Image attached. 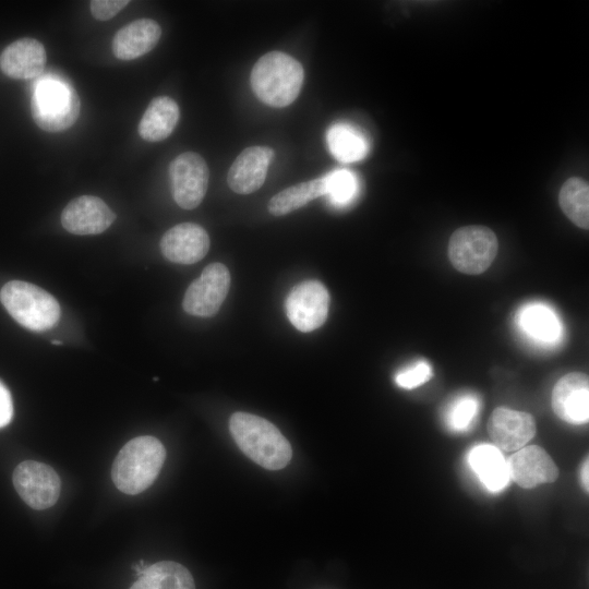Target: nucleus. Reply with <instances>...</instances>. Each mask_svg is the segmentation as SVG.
Masks as SVG:
<instances>
[{
    "instance_id": "1",
    "label": "nucleus",
    "mask_w": 589,
    "mask_h": 589,
    "mask_svg": "<svg viewBox=\"0 0 589 589\" xmlns=\"http://www.w3.org/2000/svg\"><path fill=\"white\" fill-rule=\"evenodd\" d=\"M229 429L242 453L263 468L279 470L291 460L288 440L268 420L239 411L230 417Z\"/></svg>"
},
{
    "instance_id": "2",
    "label": "nucleus",
    "mask_w": 589,
    "mask_h": 589,
    "mask_svg": "<svg viewBox=\"0 0 589 589\" xmlns=\"http://www.w3.org/2000/svg\"><path fill=\"white\" fill-rule=\"evenodd\" d=\"M304 80L302 64L281 51H271L255 62L250 82L257 98L264 104L283 108L300 94Z\"/></svg>"
},
{
    "instance_id": "3",
    "label": "nucleus",
    "mask_w": 589,
    "mask_h": 589,
    "mask_svg": "<svg viewBox=\"0 0 589 589\" xmlns=\"http://www.w3.org/2000/svg\"><path fill=\"white\" fill-rule=\"evenodd\" d=\"M166 458L161 442L151 435L129 441L116 456L111 478L121 492L135 495L146 490L157 478Z\"/></svg>"
},
{
    "instance_id": "4",
    "label": "nucleus",
    "mask_w": 589,
    "mask_h": 589,
    "mask_svg": "<svg viewBox=\"0 0 589 589\" xmlns=\"http://www.w3.org/2000/svg\"><path fill=\"white\" fill-rule=\"evenodd\" d=\"M0 300L13 318L31 330L51 328L60 317L56 298L34 284L11 280L1 288Z\"/></svg>"
},
{
    "instance_id": "5",
    "label": "nucleus",
    "mask_w": 589,
    "mask_h": 589,
    "mask_svg": "<svg viewBox=\"0 0 589 589\" xmlns=\"http://www.w3.org/2000/svg\"><path fill=\"white\" fill-rule=\"evenodd\" d=\"M35 123L46 132H61L71 128L81 111L76 92L68 84L44 80L36 85L31 103Z\"/></svg>"
},
{
    "instance_id": "6",
    "label": "nucleus",
    "mask_w": 589,
    "mask_h": 589,
    "mask_svg": "<svg viewBox=\"0 0 589 589\" xmlns=\"http://www.w3.org/2000/svg\"><path fill=\"white\" fill-rule=\"evenodd\" d=\"M495 233L485 226H466L457 229L448 242L452 265L467 275L485 272L497 254Z\"/></svg>"
},
{
    "instance_id": "7",
    "label": "nucleus",
    "mask_w": 589,
    "mask_h": 589,
    "mask_svg": "<svg viewBox=\"0 0 589 589\" xmlns=\"http://www.w3.org/2000/svg\"><path fill=\"white\" fill-rule=\"evenodd\" d=\"M329 293L318 280H304L294 286L285 301L290 323L300 332L309 333L324 324L328 315Z\"/></svg>"
},
{
    "instance_id": "8",
    "label": "nucleus",
    "mask_w": 589,
    "mask_h": 589,
    "mask_svg": "<svg viewBox=\"0 0 589 589\" xmlns=\"http://www.w3.org/2000/svg\"><path fill=\"white\" fill-rule=\"evenodd\" d=\"M230 273L221 263L207 265L188 287L183 310L194 316H213L220 309L230 287Z\"/></svg>"
},
{
    "instance_id": "9",
    "label": "nucleus",
    "mask_w": 589,
    "mask_h": 589,
    "mask_svg": "<svg viewBox=\"0 0 589 589\" xmlns=\"http://www.w3.org/2000/svg\"><path fill=\"white\" fill-rule=\"evenodd\" d=\"M13 484L22 500L38 510L55 505L61 486L60 478L53 468L35 460H25L16 466Z\"/></svg>"
},
{
    "instance_id": "10",
    "label": "nucleus",
    "mask_w": 589,
    "mask_h": 589,
    "mask_svg": "<svg viewBox=\"0 0 589 589\" xmlns=\"http://www.w3.org/2000/svg\"><path fill=\"white\" fill-rule=\"evenodd\" d=\"M172 195L184 209H193L203 201L208 185L209 171L204 158L185 152L178 155L169 166Z\"/></svg>"
},
{
    "instance_id": "11",
    "label": "nucleus",
    "mask_w": 589,
    "mask_h": 589,
    "mask_svg": "<svg viewBox=\"0 0 589 589\" xmlns=\"http://www.w3.org/2000/svg\"><path fill=\"white\" fill-rule=\"evenodd\" d=\"M116 214L99 197L82 195L73 199L61 214L62 227L73 235H97L108 229Z\"/></svg>"
},
{
    "instance_id": "12",
    "label": "nucleus",
    "mask_w": 589,
    "mask_h": 589,
    "mask_svg": "<svg viewBox=\"0 0 589 589\" xmlns=\"http://www.w3.org/2000/svg\"><path fill=\"white\" fill-rule=\"evenodd\" d=\"M554 413L570 424H584L589 419V380L588 375L572 372L561 377L552 392Z\"/></svg>"
},
{
    "instance_id": "13",
    "label": "nucleus",
    "mask_w": 589,
    "mask_h": 589,
    "mask_svg": "<svg viewBox=\"0 0 589 589\" xmlns=\"http://www.w3.org/2000/svg\"><path fill=\"white\" fill-rule=\"evenodd\" d=\"M509 479L524 489H532L542 483L554 482L558 468L550 455L540 446H524L507 460Z\"/></svg>"
},
{
    "instance_id": "14",
    "label": "nucleus",
    "mask_w": 589,
    "mask_h": 589,
    "mask_svg": "<svg viewBox=\"0 0 589 589\" xmlns=\"http://www.w3.org/2000/svg\"><path fill=\"white\" fill-rule=\"evenodd\" d=\"M488 431L500 450L517 452L534 436L536 422L530 413L500 407L492 412Z\"/></svg>"
},
{
    "instance_id": "15",
    "label": "nucleus",
    "mask_w": 589,
    "mask_h": 589,
    "mask_svg": "<svg viewBox=\"0 0 589 589\" xmlns=\"http://www.w3.org/2000/svg\"><path fill=\"white\" fill-rule=\"evenodd\" d=\"M209 237L197 224L182 223L165 232L160 240L163 255L178 264H193L208 252Z\"/></svg>"
},
{
    "instance_id": "16",
    "label": "nucleus",
    "mask_w": 589,
    "mask_h": 589,
    "mask_svg": "<svg viewBox=\"0 0 589 589\" xmlns=\"http://www.w3.org/2000/svg\"><path fill=\"white\" fill-rule=\"evenodd\" d=\"M275 155L267 146H250L243 149L231 164L227 182L238 194H250L265 182L269 164Z\"/></svg>"
},
{
    "instance_id": "17",
    "label": "nucleus",
    "mask_w": 589,
    "mask_h": 589,
    "mask_svg": "<svg viewBox=\"0 0 589 589\" xmlns=\"http://www.w3.org/2000/svg\"><path fill=\"white\" fill-rule=\"evenodd\" d=\"M47 61L44 45L35 38H21L4 48L0 69L9 77L27 80L43 73Z\"/></svg>"
},
{
    "instance_id": "18",
    "label": "nucleus",
    "mask_w": 589,
    "mask_h": 589,
    "mask_svg": "<svg viewBox=\"0 0 589 589\" xmlns=\"http://www.w3.org/2000/svg\"><path fill=\"white\" fill-rule=\"evenodd\" d=\"M161 36L159 24L140 19L120 28L112 39V52L120 60H133L155 48Z\"/></svg>"
},
{
    "instance_id": "19",
    "label": "nucleus",
    "mask_w": 589,
    "mask_h": 589,
    "mask_svg": "<svg viewBox=\"0 0 589 589\" xmlns=\"http://www.w3.org/2000/svg\"><path fill=\"white\" fill-rule=\"evenodd\" d=\"M179 118V106L172 98L168 96L155 97L139 123V134L147 142L163 141L172 133Z\"/></svg>"
},
{
    "instance_id": "20",
    "label": "nucleus",
    "mask_w": 589,
    "mask_h": 589,
    "mask_svg": "<svg viewBox=\"0 0 589 589\" xmlns=\"http://www.w3.org/2000/svg\"><path fill=\"white\" fill-rule=\"evenodd\" d=\"M468 462L483 485L493 493L502 491L510 480L506 459L494 445L474 446L468 455Z\"/></svg>"
},
{
    "instance_id": "21",
    "label": "nucleus",
    "mask_w": 589,
    "mask_h": 589,
    "mask_svg": "<svg viewBox=\"0 0 589 589\" xmlns=\"http://www.w3.org/2000/svg\"><path fill=\"white\" fill-rule=\"evenodd\" d=\"M130 589H195V584L183 565L161 561L148 565Z\"/></svg>"
},
{
    "instance_id": "22",
    "label": "nucleus",
    "mask_w": 589,
    "mask_h": 589,
    "mask_svg": "<svg viewBox=\"0 0 589 589\" xmlns=\"http://www.w3.org/2000/svg\"><path fill=\"white\" fill-rule=\"evenodd\" d=\"M519 325L530 338L544 344L557 341L562 332L556 314L541 303L526 305L519 314Z\"/></svg>"
},
{
    "instance_id": "23",
    "label": "nucleus",
    "mask_w": 589,
    "mask_h": 589,
    "mask_svg": "<svg viewBox=\"0 0 589 589\" xmlns=\"http://www.w3.org/2000/svg\"><path fill=\"white\" fill-rule=\"evenodd\" d=\"M325 178H317L289 187L268 202V212L274 216L287 215L325 195Z\"/></svg>"
},
{
    "instance_id": "24",
    "label": "nucleus",
    "mask_w": 589,
    "mask_h": 589,
    "mask_svg": "<svg viewBox=\"0 0 589 589\" xmlns=\"http://www.w3.org/2000/svg\"><path fill=\"white\" fill-rule=\"evenodd\" d=\"M327 144L332 155L342 163H353L364 158L369 143L356 128L338 123L327 131Z\"/></svg>"
},
{
    "instance_id": "25",
    "label": "nucleus",
    "mask_w": 589,
    "mask_h": 589,
    "mask_svg": "<svg viewBox=\"0 0 589 589\" xmlns=\"http://www.w3.org/2000/svg\"><path fill=\"white\" fill-rule=\"evenodd\" d=\"M558 202L564 214L579 228H589V187L580 178H570L561 188Z\"/></svg>"
},
{
    "instance_id": "26",
    "label": "nucleus",
    "mask_w": 589,
    "mask_h": 589,
    "mask_svg": "<svg viewBox=\"0 0 589 589\" xmlns=\"http://www.w3.org/2000/svg\"><path fill=\"white\" fill-rule=\"evenodd\" d=\"M325 178V195L338 206L349 204L358 194L359 185L357 177L349 170H334Z\"/></svg>"
},
{
    "instance_id": "27",
    "label": "nucleus",
    "mask_w": 589,
    "mask_h": 589,
    "mask_svg": "<svg viewBox=\"0 0 589 589\" xmlns=\"http://www.w3.org/2000/svg\"><path fill=\"white\" fill-rule=\"evenodd\" d=\"M480 400L471 394L456 398L448 407L445 421L447 426L455 432H464L470 429L479 411Z\"/></svg>"
},
{
    "instance_id": "28",
    "label": "nucleus",
    "mask_w": 589,
    "mask_h": 589,
    "mask_svg": "<svg viewBox=\"0 0 589 589\" xmlns=\"http://www.w3.org/2000/svg\"><path fill=\"white\" fill-rule=\"evenodd\" d=\"M431 376V366L429 363L421 361L411 368L400 371L396 375L395 381L398 386L406 389H412L428 382Z\"/></svg>"
},
{
    "instance_id": "29",
    "label": "nucleus",
    "mask_w": 589,
    "mask_h": 589,
    "mask_svg": "<svg viewBox=\"0 0 589 589\" xmlns=\"http://www.w3.org/2000/svg\"><path fill=\"white\" fill-rule=\"evenodd\" d=\"M130 3L129 0H93L91 11L98 21H108Z\"/></svg>"
},
{
    "instance_id": "30",
    "label": "nucleus",
    "mask_w": 589,
    "mask_h": 589,
    "mask_svg": "<svg viewBox=\"0 0 589 589\" xmlns=\"http://www.w3.org/2000/svg\"><path fill=\"white\" fill-rule=\"evenodd\" d=\"M13 417V404L9 389L0 381V428L10 423Z\"/></svg>"
},
{
    "instance_id": "31",
    "label": "nucleus",
    "mask_w": 589,
    "mask_h": 589,
    "mask_svg": "<svg viewBox=\"0 0 589 589\" xmlns=\"http://www.w3.org/2000/svg\"><path fill=\"white\" fill-rule=\"evenodd\" d=\"M588 465H589L588 458H586L584 464H582L581 471H580L581 484H582L584 490L587 493L589 491V480H588L589 468H588Z\"/></svg>"
},
{
    "instance_id": "32",
    "label": "nucleus",
    "mask_w": 589,
    "mask_h": 589,
    "mask_svg": "<svg viewBox=\"0 0 589 589\" xmlns=\"http://www.w3.org/2000/svg\"><path fill=\"white\" fill-rule=\"evenodd\" d=\"M51 342H52L53 345H60V344H61L60 340H51Z\"/></svg>"
}]
</instances>
